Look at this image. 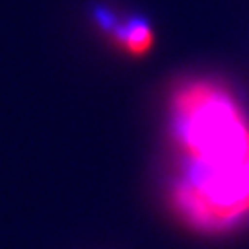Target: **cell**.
I'll list each match as a JSON object with an SVG mask.
<instances>
[{"label":"cell","mask_w":249,"mask_h":249,"mask_svg":"<svg viewBox=\"0 0 249 249\" xmlns=\"http://www.w3.org/2000/svg\"><path fill=\"white\" fill-rule=\"evenodd\" d=\"M181 170L172 201L201 231H222L249 216V120L238 102L209 81L179 87L172 102Z\"/></svg>","instance_id":"6da1fadb"},{"label":"cell","mask_w":249,"mask_h":249,"mask_svg":"<svg viewBox=\"0 0 249 249\" xmlns=\"http://www.w3.org/2000/svg\"><path fill=\"white\" fill-rule=\"evenodd\" d=\"M98 20L113 32L116 43L129 55H144L150 52V48L153 46L155 37H153L150 22L146 18L131 17L120 24V22H116V18L111 13H107L106 9H100Z\"/></svg>","instance_id":"7a4b0ae2"}]
</instances>
